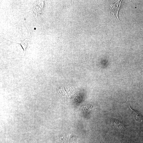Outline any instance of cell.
Returning <instances> with one entry per match:
<instances>
[{
  "label": "cell",
  "mask_w": 143,
  "mask_h": 143,
  "mask_svg": "<svg viewBox=\"0 0 143 143\" xmlns=\"http://www.w3.org/2000/svg\"><path fill=\"white\" fill-rule=\"evenodd\" d=\"M121 1H118L111 5L109 12L113 13L114 16L118 19V14L119 9L120 8Z\"/></svg>",
  "instance_id": "obj_1"
},
{
  "label": "cell",
  "mask_w": 143,
  "mask_h": 143,
  "mask_svg": "<svg viewBox=\"0 0 143 143\" xmlns=\"http://www.w3.org/2000/svg\"><path fill=\"white\" fill-rule=\"evenodd\" d=\"M128 99V98L127 99V102L125 103H124L123 104L127 108L129 113L131 115H132L133 116L136 122H142L143 120L142 117L138 115L136 112L131 109L129 104L127 102Z\"/></svg>",
  "instance_id": "obj_2"
},
{
  "label": "cell",
  "mask_w": 143,
  "mask_h": 143,
  "mask_svg": "<svg viewBox=\"0 0 143 143\" xmlns=\"http://www.w3.org/2000/svg\"><path fill=\"white\" fill-rule=\"evenodd\" d=\"M114 124L115 126L119 129L122 130L126 129L125 126L119 121H115L114 122Z\"/></svg>",
  "instance_id": "obj_3"
}]
</instances>
